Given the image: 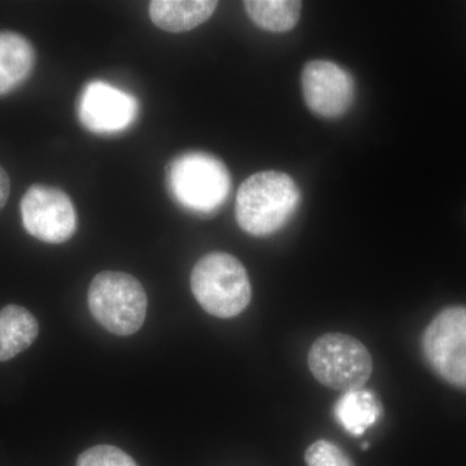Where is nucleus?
Here are the masks:
<instances>
[{"label": "nucleus", "instance_id": "obj_12", "mask_svg": "<svg viewBox=\"0 0 466 466\" xmlns=\"http://www.w3.org/2000/svg\"><path fill=\"white\" fill-rule=\"evenodd\" d=\"M39 324L23 306L0 309V361H8L25 351L38 339Z\"/></svg>", "mask_w": 466, "mask_h": 466}, {"label": "nucleus", "instance_id": "obj_4", "mask_svg": "<svg viewBox=\"0 0 466 466\" xmlns=\"http://www.w3.org/2000/svg\"><path fill=\"white\" fill-rule=\"evenodd\" d=\"M147 299L142 283L125 272L104 271L88 288V308L95 320L116 336H131L146 321Z\"/></svg>", "mask_w": 466, "mask_h": 466}, {"label": "nucleus", "instance_id": "obj_17", "mask_svg": "<svg viewBox=\"0 0 466 466\" xmlns=\"http://www.w3.org/2000/svg\"><path fill=\"white\" fill-rule=\"evenodd\" d=\"M9 192H11V182H9L7 171L0 167V210L7 204Z\"/></svg>", "mask_w": 466, "mask_h": 466}, {"label": "nucleus", "instance_id": "obj_3", "mask_svg": "<svg viewBox=\"0 0 466 466\" xmlns=\"http://www.w3.org/2000/svg\"><path fill=\"white\" fill-rule=\"evenodd\" d=\"M167 177L174 200L195 213H213L225 204L231 189L228 168L205 152L184 153L174 158Z\"/></svg>", "mask_w": 466, "mask_h": 466}, {"label": "nucleus", "instance_id": "obj_13", "mask_svg": "<svg viewBox=\"0 0 466 466\" xmlns=\"http://www.w3.org/2000/svg\"><path fill=\"white\" fill-rule=\"evenodd\" d=\"M339 424L348 433L360 437L367 429L379 421L382 406L379 398L372 391L359 390L343 392L333 410Z\"/></svg>", "mask_w": 466, "mask_h": 466}, {"label": "nucleus", "instance_id": "obj_9", "mask_svg": "<svg viewBox=\"0 0 466 466\" xmlns=\"http://www.w3.org/2000/svg\"><path fill=\"white\" fill-rule=\"evenodd\" d=\"M137 103L127 92L106 82H90L78 100L79 121L96 134H113L133 124Z\"/></svg>", "mask_w": 466, "mask_h": 466}, {"label": "nucleus", "instance_id": "obj_2", "mask_svg": "<svg viewBox=\"0 0 466 466\" xmlns=\"http://www.w3.org/2000/svg\"><path fill=\"white\" fill-rule=\"evenodd\" d=\"M196 300L211 317L231 319L249 306L251 285L244 265L228 253L202 257L191 272Z\"/></svg>", "mask_w": 466, "mask_h": 466}, {"label": "nucleus", "instance_id": "obj_10", "mask_svg": "<svg viewBox=\"0 0 466 466\" xmlns=\"http://www.w3.org/2000/svg\"><path fill=\"white\" fill-rule=\"evenodd\" d=\"M218 2L210 0H155L149 5V16L158 29L184 33L200 26L213 16Z\"/></svg>", "mask_w": 466, "mask_h": 466}, {"label": "nucleus", "instance_id": "obj_16", "mask_svg": "<svg viewBox=\"0 0 466 466\" xmlns=\"http://www.w3.org/2000/svg\"><path fill=\"white\" fill-rule=\"evenodd\" d=\"M305 461L308 466H355L337 444L329 441H318L306 450Z\"/></svg>", "mask_w": 466, "mask_h": 466}, {"label": "nucleus", "instance_id": "obj_15", "mask_svg": "<svg viewBox=\"0 0 466 466\" xmlns=\"http://www.w3.org/2000/svg\"><path fill=\"white\" fill-rule=\"evenodd\" d=\"M76 466H139L130 455L109 444L91 447L79 455Z\"/></svg>", "mask_w": 466, "mask_h": 466}, {"label": "nucleus", "instance_id": "obj_6", "mask_svg": "<svg viewBox=\"0 0 466 466\" xmlns=\"http://www.w3.org/2000/svg\"><path fill=\"white\" fill-rule=\"evenodd\" d=\"M426 363L444 381L466 389V308L441 309L422 336Z\"/></svg>", "mask_w": 466, "mask_h": 466}, {"label": "nucleus", "instance_id": "obj_14", "mask_svg": "<svg viewBox=\"0 0 466 466\" xmlns=\"http://www.w3.org/2000/svg\"><path fill=\"white\" fill-rule=\"evenodd\" d=\"M244 5L256 25L272 33L289 32L302 11V3L294 0H249Z\"/></svg>", "mask_w": 466, "mask_h": 466}, {"label": "nucleus", "instance_id": "obj_8", "mask_svg": "<svg viewBox=\"0 0 466 466\" xmlns=\"http://www.w3.org/2000/svg\"><path fill=\"white\" fill-rule=\"evenodd\" d=\"M302 91L312 112L336 118L345 115L354 101V79L332 61H309L302 72Z\"/></svg>", "mask_w": 466, "mask_h": 466}, {"label": "nucleus", "instance_id": "obj_1", "mask_svg": "<svg viewBox=\"0 0 466 466\" xmlns=\"http://www.w3.org/2000/svg\"><path fill=\"white\" fill-rule=\"evenodd\" d=\"M300 201L299 186L280 171L248 177L236 198V220L242 231L257 238L274 235L287 225Z\"/></svg>", "mask_w": 466, "mask_h": 466}, {"label": "nucleus", "instance_id": "obj_7", "mask_svg": "<svg viewBox=\"0 0 466 466\" xmlns=\"http://www.w3.org/2000/svg\"><path fill=\"white\" fill-rule=\"evenodd\" d=\"M27 233L47 244H63L76 229V211L69 196L55 187L33 184L20 204Z\"/></svg>", "mask_w": 466, "mask_h": 466}, {"label": "nucleus", "instance_id": "obj_5", "mask_svg": "<svg viewBox=\"0 0 466 466\" xmlns=\"http://www.w3.org/2000/svg\"><path fill=\"white\" fill-rule=\"evenodd\" d=\"M312 376L325 388L354 391L366 385L373 370V360L366 346L355 337L327 333L312 343L309 351Z\"/></svg>", "mask_w": 466, "mask_h": 466}, {"label": "nucleus", "instance_id": "obj_11", "mask_svg": "<svg viewBox=\"0 0 466 466\" xmlns=\"http://www.w3.org/2000/svg\"><path fill=\"white\" fill-rule=\"evenodd\" d=\"M35 50L25 36L0 32V96L16 90L32 75Z\"/></svg>", "mask_w": 466, "mask_h": 466}]
</instances>
